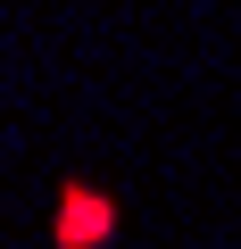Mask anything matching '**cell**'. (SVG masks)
Listing matches in <instances>:
<instances>
[{
    "mask_svg": "<svg viewBox=\"0 0 241 249\" xmlns=\"http://www.w3.org/2000/svg\"><path fill=\"white\" fill-rule=\"evenodd\" d=\"M116 191H92L83 175L75 183H58V216H50V249H100V241H116Z\"/></svg>",
    "mask_w": 241,
    "mask_h": 249,
    "instance_id": "cell-1",
    "label": "cell"
}]
</instances>
